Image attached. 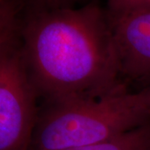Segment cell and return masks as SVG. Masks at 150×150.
Returning <instances> with one entry per match:
<instances>
[{"label": "cell", "mask_w": 150, "mask_h": 150, "mask_svg": "<svg viewBox=\"0 0 150 150\" xmlns=\"http://www.w3.org/2000/svg\"><path fill=\"white\" fill-rule=\"evenodd\" d=\"M137 2V0H108V14L112 15L129 10Z\"/></svg>", "instance_id": "6"}, {"label": "cell", "mask_w": 150, "mask_h": 150, "mask_svg": "<svg viewBox=\"0 0 150 150\" xmlns=\"http://www.w3.org/2000/svg\"><path fill=\"white\" fill-rule=\"evenodd\" d=\"M150 121L139 92L121 88L96 98L47 104L38 112L33 150H66L116 138Z\"/></svg>", "instance_id": "2"}, {"label": "cell", "mask_w": 150, "mask_h": 150, "mask_svg": "<svg viewBox=\"0 0 150 150\" xmlns=\"http://www.w3.org/2000/svg\"><path fill=\"white\" fill-rule=\"evenodd\" d=\"M22 40L13 25L0 29V150L31 148L38 111Z\"/></svg>", "instance_id": "3"}, {"label": "cell", "mask_w": 150, "mask_h": 150, "mask_svg": "<svg viewBox=\"0 0 150 150\" xmlns=\"http://www.w3.org/2000/svg\"><path fill=\"white\" fill-rule=\"evenodd\" d=\"M140 93H142V95L144 98L146 104L148 105V107L149 108L150 110V82L149 83V85L147 86L146 88H144V89H142Z\"/></svg>", "instance_id": "9"}, {"label": "cell", "mask_w": 150, "mask_h": 150, "mask_svg": "<svg viewBox=\"0 0 150 150\" xmlns=\"http://www.w3.org/2000/svg\"><path fill=\"white\" fill-rule=\"evenodd\" d=\"M21 40L33 84L47 104L125 88L108 16L98 6L44 8L28 22Z\"/></svg>", "instance_id": "1"}, {"label": "cell", "mask_w": 150, "mask_h": 150, "mask_svg": "<svg viewBox=\"0 0 150 150\" xmlns=\"http://www.w3.org/2000/svg\"><path fill=\"white\" fill-rule=\"evenodd\" d=\"M4 23H5V22H4V23H1V24H0V29H1V28H2V27H3V26H4Z\"/></svg>", "instance_id": "10"}, {"label": "cell", "mask_w": 150, "mask_h": 150, "mask_svg": "<svg viewBox=\"0 0 150 150\" xmlns=\"http://www.w3.org/2000/svg\"><path fill=\"white\" fill-rule=\"evenodd\" d=\"M108 16L121 76L150 79V8Z\"/></svg>", "instance_id": "4"}, {"label": "cell", "mask_w": 150, "mask_h": 150, "mask_svg": "<svg viewBox=\"0 0 150 150\" xmlns=\"http://www.w3.org/2000/svg\"><path fill=\"white\" fill-rule=\"evenodd\" d=\"M66 150H150V121L107 141Z\"/></svg>", "instance_id": "5"}, {"label": "cell", "mask_w": 150, "mask_h": 150, "mask_svg": "<svg viewBox=\"0 0 150 150\" xmlns=\"http://www.w3.org/2000/svg\"><path fill=\"white\" fill-rule=\"evenodd\" d=\"M150 8V0H137V2L134 4V5L127 11L139 9V8ZM124 12H126V11H124Z\"/></svg>", "instance_id": "8"}, {"label": "cell", "mask_w": 150, "mask_h": 150, "mask_svg": "<svg viewBox=\"0 0 150 150\" xmlns=\"http://www.w3.org/2000/svg\"><path fill=\"white\" fill-rule=\"evenodd\" d=\"M0 3H1V0H0Z\"/></svg>", "instance_id": "11"}, {"label": "cell", "mask_w": 150, "mask_h": 150, "mask_svg": "<svg viewBox=\"0 0 150 150\" xmlns=\"http://www.w3.org/2000/svg\"><path fill=\"white\" fill-rule=\"evenodd\" d=\"M45 8H66L73 4L75 0H37Z\"/></svg>", "instance_id": "7"}]
</instances>
